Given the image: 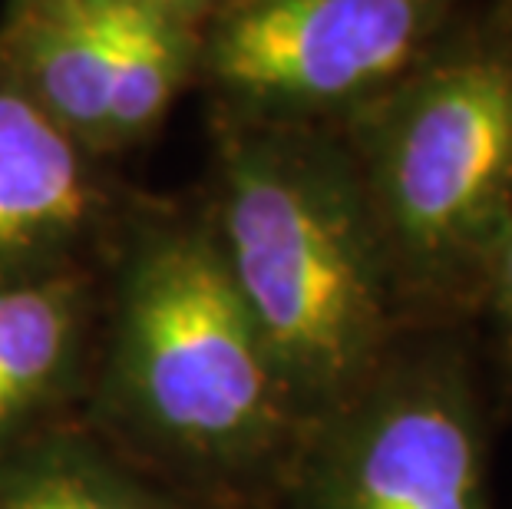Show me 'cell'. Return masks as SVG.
Segmentation results:
<instances>
[{
  "label": "cell",
  "mask_w": 512,
  "mask_h": 509,
  "mask_svg": "<svg viewBox=\"0 0 512 509\" xmlns=\"http://www.w3.org/2000/svg\"><path fill=\"white\" fill-rule=\"evenodd\" d=\"M103 4L159 10V14H172V17H182V20H192V24L202 27V20L209 17V10H212L215 0H103Z\"/></svg>",
  "instance_id": "cell-12"
},
{
  "label": "cell",
  "mask_w": 512,
  "mask_h": 509,
  "mask_svg": "<svg viewBox=\"0 0 512 509\" xmlns=\"http://www.w3.org/2000/svg\"><path fill=\"white\" fill-rule=\"evenodd\" d=\"M413 328H473L512 225V0H476L417 70L337 126Z\"/></svg>",
  "instance_id": "cell-3"
},
{
  "label": "cell",
  "mask_w": 512,
  "mask_h": 509,
  "mask_svg": "<svg viewBox=\"0 0 512 509\" xmlns=\"http://www.w3.org/2000/svg\"><path fill=\"white\" fill-rule=\"evenodd\" d=\"M133 199L0 70V281L103 272Z\"/></svg>",
  "instance_id": "cell-6"
},
{
  "label": "cell",
  "mask_w": 512,
  "mask_h": 509,
  "mask_svg": "<svg viewBox=\"0 0 512 509\" xmlns=\"http://www.w3.org/2000/svg\"><path fill=\"white\" fill-rule=\"evenodd\" d=\"M83 420L215 509H268L308 417L222 262L202 205L133 202L106 255Z\"/></svg>",
  "instance_id": "cell-1"
},
{
  "label": "cell",
  "mask_w": 512,
  "mask_h": 509,
  "mask_svg": "<svg viewBox=\"0 0 512 509\" xmlns=\"http://www.w3.org/2000/svg\"><path fill=\"white\" fill-rule=\"evenodd\" d=\"M0 509H215L113 450L83 417L0 450Z\"/></svg>",
  "instance_id": "cell-9"
},
{
  "label": "cell",
  "mask_w": 512,
  "mask_h": 509,
  "mask_svg": "<svg viewBox=\"0 0 512 509\" xmlns=\"http://www.w3.org/2000/svg\"><path fill=\"white\" fill-rule=\"evenodd\" d=\"M476 0H215L199 73L219 119L344 126L430 57Z\"/></svg>",
  "instance_id": "cell-5"
},
{
  "label": "cell",
  "mask_w": 512,
  "mask_h": 509,
  "mask_svg": "<svg viewBox=\"0 0 512 509\" xmlns=\"http://www.w3.org/2000/svg\"><path fill=\"white\" fill-rule=\"evenodd\" d=\"M470 331H410L308 427L268 509H496V400Z\"/></svg>",
  "instance_id": "cell-4"
},
{
  "label": "cell",
  "mask_w": 512,
  "mask_h": 509,
  "mask_svg": "<svg viewBox=\"0 0 512 509\" xmlns=\"http://www.w3.org/2000/svg\"><path fill=\"white\" fill-rule=\"evenodd\" d=\"M103 272L0 281V450L83 417Z\"/></svg>",
  "instance_id": "cell-7"
},
{
  "label": "cell",
  "mask_w": 512,
  "mask_h": 509,
  "mask_svg": "<svg viewBox=\"0 0 512 509\" xmlns=\"http://www.w3.org/2000/svg\"><path fill=\"white\" fill-rule=\"evenodd\" d=\"M110 7L17 0L0 34V70L100 162L110 126Z\"/></svg>",
  "instance_id": "cell-8"
},
{
  "label": "cell",
  "mask_w": 512,
  "mask_h": 509,
  "mask_svg": "<svg viewBox=\"0 0 512 509\" xmlns=\"http://www.w3.org/2000/svg\"><path fill=\"white\" fill-rule=\"evenodd\" d=\"M202 202L222 262L314 424L417 331L337 126H215Z\"/></svg>",
  "instance_id": "cell-2"
},
{
  "label": "cell",
  "mask_w": 512,
  "mask_h": 509,
  "mask_svg": "<svg viewBox=\"0 0 512 509\" xmlns=\"http://www.w3.org/2000/svg\"><path fill=\"white\" fill-rule=\"evenodd\" d=\"M473 324L486 331L489 357H493L496 371V394L509 391L512 397V225L503 235L493 268H489L486 291Z\"/></svg>",
  "instance_id": "cell-11"
},
{
  "label": "cell",
  "mask_w": 512,
  "mask_h": 509,
  "mask_svg": "<svg viewBox=\"0 0 512 509\" xmlns=\"http://www.w3.org/2000/svg\"><path fill=\"white\" fill-rule=\"evenodd\" d=\"M199 73V24L159 10L110 7V126L106 159L156 133Z\"/></svg>",
  "instance_id": "cell-10"
}]
</instances>
